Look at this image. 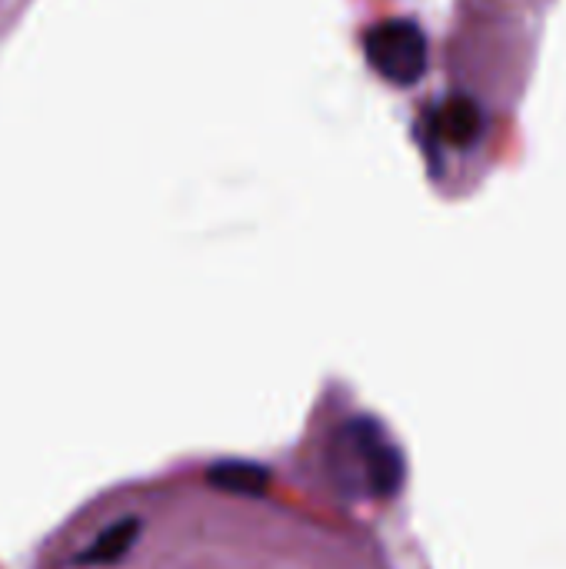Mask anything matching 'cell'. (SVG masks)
<instances>
[{"label": "cell", "instance_id": "1", "mask_svg": "<svg viewBox=\"0 0 566 569\" xmlns=\"http://www.w3.org/2000/svg\"><path fill=\"white\" fill-rule=\"evenodd\" d=\"M330 467L340 487L367 490L374 497H394L404 483V457L387 440L380 423L357 417L347 420L330 443Z\"/></svg>", "mask_w": 566, "mask_h": 569}, {"label": "cell", "instance_id": "2", "mask_svg": "<svg viewBox=\"0 0 566 569\" xmlns=\"http://www.w3.org/2000/svg\"><path fill=\"white\" fill-rule=\"evenodd\" d=\"M367 63L394 87H414L430 67V43L414 20H384L364 33Z\"/></svg>", "mask_w": 566, "mask_h": 569}, {"label": "cell", "instance_id": "3", "mask_svg": "<svg viewBox=\"0 0 566 569\" xmlns=\"http://www.w3.org/2000/svg\"><path fill=\"white\" fill-rule=\"evenodd\" d=\"M487 130V117H484V107L474 100V97H464V93H454L447 97L434 113H430V133L454 147V150H467L474 147Z\"/></svg>", "mask_w": 566, "mask_h": 569}, {"label": "cell", "instance_id": "4", "mask_svg": "<svg viewBox=\"0 0 566 569\" xmlns=\"http://www.w3.org/2000/svg\"><path fill=\"white\" fill-rule=\"evenodd\" d=\"M207 480L227 493H244V497H260L270 487V470L250 460H217L207 470Z\"/></svg>", "mask_w": 566, "mask_h": 569}, {"label": "cell", "instance_id": "5", "mask_svg": "<svg viewBox=\"0 0 566 569\" xmlns=\"http://www.w3.org/2000/svg\"><path fill=\"white\" fill-rule=\"evenodd\" d=\"M140 537V520L137 517H123L120 523L107 527L83 553H80V563L83 567H110L117 560H123L130 553V547L137 543Z\"/></svg>", "mask_w": 566, "mask_h": 569}]
</instances>
